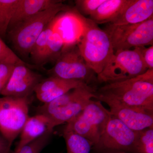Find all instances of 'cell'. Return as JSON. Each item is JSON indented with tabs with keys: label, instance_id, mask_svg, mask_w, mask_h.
<instances>
[{
	"label": "cell",
	"instance_id": "obj_1",
	"mask_svg": "<svg viewBox=\"0 0 153 153\" xmlns=\"http://www.w3.org/2000/svg\"><path fill=\"white\" fill-rule=\"evenodd\" d=\"M97 100L117 103L153 113V69L120 82L105 84L97 89Z\"/></svg>",
	"mask_w": 153,
	"mask_h": 153
},
{
	"label": "cell",
	"instance_id": "obj_2",
	"mask_svg": "<svg viewBox=\"0 0 153 153\" xmlns=\"http://www.w3.org/2000/svg\"><path fill=\"white\" fill-rule=\"evenodd\" d=\"M97 88L85 84L70 90L50 102L38 108V114L49 118L54 128L67 123L83 110L95 97Z\"/></svg>",
	"mask_w": 153,
	"mask_h": 153
},
{
	"label": "cell",
	"instance_id": "obj_3",
	"mask_svg": "<svg viewBox=\"0 0 153 153\" xmlns=\"http://www.w3.org/2000/svg\"><path fill=\"white\" fill-rule=\"evenodd\" d=\"M84 32L77 44L88 67L97 74L103 70L114 52L107 33L89 19L84 17Z\"/></svg>",
	"mask_w": 153,
	"mask_h": 153
},
{
	"label": "cell",
	"instance_id": "obj_4",
	"mask_svg": "<svg viewBox=\"0 0 153 153\" xmlns=\"http://www.w3.org/2000/svg\"><path fill=\"white\" fill-rule=\"evenodd\" d=\"M70 9L62 1L9 31L7 33L14 48L21 55H30L36 40L49 23L59 13Z\"/></svg>",
	"mask_w": 153,
	"mask_h": 153
},
{
	"label": "cell",
	"instance_id": "obj_5",
	"mask_svg": "<svg viewBox=\"0 0 153 153\" xmlns=\"http://www.w3.org/2000/svg\"><path fill=\"white\" fill-rule=\"evenodd\" d=\"M101 102L91 99L83 110L66 123L63 131L77 134L88 140L92 147L97 143L111 118Z\"/></svg>",
	"mask_w": 153,
	"mask_h": 153
},
{
	"label": "cell",
	"instance_id": "obj_6",
	"mask_svg": "<svg viewBox=\"0 0 153 153\" xmlns=\"http://www.w3.org/2000/svg\"><path fill=\"white\" fill-rule=\"evenodd\" d=\"M138 47L114 52L102 71L97 75V82L112 83L133 78L147 70Z\"/></svg>",
	"mask_w": 153,
	"mask_h": 153
},
{
	"label": "cell",
	"instance_id": "obj_7",
	"mask_svg": "<svg viewBox=\"0 0 153 153\" xmlns=\"http://www.w3.org/2000/svg\"><path fill=\"white\" fill-rule=\"evenodd\" d=\"M104 30L109 36L114 52L153 45V16L134 25L108 24Z\"/></svg>",
	"mask_w": 153,
	"mask_h": 153
},
{
	"label": "cell",
	"instance_id": "obj_8",
	"mask_svg": "<svg viewBox=\"0 0 153 153\" xmlns=\"http://www.w3.org/2000/svg\"><path fill=\"white\" fill-rule=\"evenodd\" d=\"M29 97H0V134L11 145L30 117Z\"/></svg>",
	"mask_w": 153,
	"mask_h": 153
},
{
	"label": "cell",
	"instance_id": "obj_9",
	"mask_svg": "<svg viewBox=\"0 0 153 153\" xmlns=\"http://www.w3.org/2000/svg\"><path fill=\"white\" fill-rule=\"evenodd\" d=\"M49 74L62 79L80 80L89 85L97 82L96 74L85 63L77 45L63 49Z\"/></svg>",
	"mask_w": 153,
	"mask_h": 153
},
{
	"label": "cell",
	"instance_id": "obj_10",
	"mask_svg": "<svg viewBox=\"0 0 153 153\" xmlns=\"http://www.w3.org/2000/svg\"><path fill=\"white\" fill-rule=\"evenodd\" d=\"M137 138V131L132 130L111 115L104 131L92 149L105 153L136 152Z\"/></svg>",
	"mask_w": 153,
	"mask_h": 153
},
{
	"label": "cell",
	"instance_id": "obj_11",
	"mask_svg": "<svg viewBox=\"0 0 153 153\" xmlns=\"http://www.w3.org/2000/svg\"><path fill=\"white\" fill-rule=\"evenodd\" d=\"M84 17L76 10L70 9L59 13L50 22L53 32L63 41V49L77 45L80 41L85 28Z\"/></svg>",
	"mask_w": 153,
	"mask_h": 153
},
{
	"label": "cell",
	"instance_id": "obj_12",
	"mask_svg": "<svg viewBox=\"0 0 153 153\" xmlns=\"http://www.w3.org/2000/svg\"><path fill=\"white\" fill-rule=\"evenodd\" d=\"M27 65L14 67L8 82L1 95L3 96L30 97L35 88L42 80V76L34 72Z\"/></svg>",
	"mask_w": 153,
	"mask_h": 153
},
{
	"label": "cell",
	"instance_id": "obj_13",
	"mask_svg": "<svg viewBox=\"0 0 153 153\" xmlns=\"http://www.w3.org/2000/svg\"><path fill=\"white\" fill-rule=\"evenodd\" d=\"M111 115L119 120L128 127L139 131L153 126V113L117 103H106Z\"/></svg>",
	"mask_w": 153,
	"mask_h": 153
},
{
	"label": "cell",
	"instance_id": "obj_14",
	"mask_svg": "<svg viewBox=\"0 0 153 153\" xmlns=\"http://www.w3.org/2000/svg\"><path fill=\"white\" fill-rule=\"evenodd\" d=\"M87 84L78 80H68L50 76L42 79L35 88L34 92L41 102L46 103L61 96L68 91Z\"/></svg>",
	"mask_w": 153,
	"mask_h": 153
},
{
	"label": "cell",
	"instance_id": "obj_15",
	"mask_svg": "<svg viewBox=\"0 0 153 153\" xmlns=\"http://www.w3.org/2000/svg\"><path fill=\"white\" fill-rule=\"evenodd\" d=\"M153 16V0H131L121 13L109 24L134 25L145 22Z\"/></svg>",
	"mask_w": 153,
	"mask_h": 153
},
{
	"label": "cell",
	"instance_id": "obj_16",
	"mask_svg": "<svg viewBox=\"0 0 153 153\" xmlns=\"http://www.w3.org/2000/svg\"><path fill=\"white\" fill-rule=\"evenodd\" d=\"M54 127L49 117L38 114L30 117L20 133V140L14 153H16L24 146L40 137L47 132L53 131Z\"/></svg>",
	"mask_w": 153,
	"mask_h": 153
},
{
	"label": "cell",
	"instance_id": "obj_17",
	"mask_svg": "<svg viewBox=\"0 0 153 153\" xmlns=\"http://www.w3.org/2000/svg\"><path fill=\"white\" fill-rule=\"evenodd\" d=\"M62 1L60 0H20L10 23L8 32L26 20L56 5Z\"/></svg>",
	"mask_w": 153,
	"mask_h": 153
},
{
	"label": "cell",
	"instance_id": "obj_18",
	"mask_svg": "<svg viewBox=\"0 0 153 153\" xmlns=\"http://www.w3.org/2000/svg\"><path fill=\"white\" fill-rule=\"evenodd\" d=\"M131 0H105L90 16L96 24L110 23L118 16Z\"/></svg>",
	"mask_w": 153,
	"mask_h": 153
},
{
	"label": "cell",
	"instance_id": "obj_19",
	"mask_svg": "<svg viewBox=\"0 0 153 153\" xmlns=\"http://www.w3.org/2000/svg\"><path fill=\"white\" fill-rule=\"evenodd\" d=\"M67 153H90L92 144L89 141L77 134L63 131Z\"/></svg>",
	"mask_w": 153,
	"mask_h": 153
},
{
	"label": "cell",
	"instance_id": "obj_20",
	"mask_svg": "<svg viewBox=\"0 0 153 153\" xmlns=\"http://www.w3.org/2000/svg\"><path fill=\"white\" fill-rule=\"evenodd\" d=\"M50 22L36 40L30 53L32 60L38 65L44 63V55L49 38L54 32Z\"/></svg>",
	"mask_w": 153,
	"mask_h": 153
},
{
	"label": "cell",
	"instance_id": "obj_21",
	"mask_svg": "<svg viewBox=\"0 0 153 153\" xmlns=\"http://www.w3.org/2000/svg\"><path fill=\"white\" fill-rule=\"evenodd\" d=\"M20 0H0V37L5 38Z\"/></svg>",
	"mask_w": 153,
	"mask_h": 153
},
{
	"label": "cell",
	"instance_id": "obj_22",
	"mask_svg": "<svg viewBox=\"0 0 153 153\" xmlns=\"http://www.w3.org/2000/svg\"><path fill=\"white\" fill-rule=\"evenodd\" d=\"M64 44L57 33L53 32L49 38L44 55V63L49 61H56L63 52Z\"/></svg>",
	"mask_w": 153,
	"mask_h": 153
},
{
	"label": "cell",
	"instance_id": "obj_23",
	"mask_svg": "<svg viewBox=\"0 0 153 153\" xmlns=\"http://www.w3.org/2000/svg\"><path fill=\"white\" fill-rule=\"evenodd\" d=\"M136 152L153 153V126L137 131Z\"/></svg>",
	"mask_w": 153,
	"mask_h": 153
},
{
	"label": "cell",
	"instance_id": "obj_24",
	"mask_svg": "<svg viewBox=\"0 0 153 153\" xmlns=\"http://www.w3.org/2000/svg\"><path fill=\"white\" fill-rule=\"evenodd\" d=\"M53 131L47 132L42 136L24 146L16 153H41L44 148L48 145Z\"/></svg>",
	"mask_w": 153,
	"mask_h": 153
},
{
	"label": "cell",
	"instance_id": "obj_25",
	"mask_svg": "<svg viewBox=\"0 0 153 153\" xmlns=\"http://www.w3.org/2000/svg\"><path fill=\"white\" fill-rule=\"evenodd\" d=\"M8 63L14 65H27L9 48L0 37V63Z\"/></svg>",
	"mask_w": 153,
	"mask_h": 153
},
{
	"label": "cell",
	"instance_id": "obj_26",
	"mask_svg": "<svg viewBox=\"0 0 153 153\" xmlns=\"http://www.w3.org/2000/svg\"><path fill=\"white\" fill-rule=\"evenodd\" d=\"M105 0H76L75 4L78 12L83 16L92 15Z\"/></svg>",
	"mask_w": 153,
	"mask_h": 153
},
{
	"label": "cell",
	"instance_id": "obj_27",
	"mask_svg": "<svg viewBox=\"0 0 153 153\" xmlns=\"http://www.w3.org/2000/svg\"><path fill=\"white\" fill-rule=\"evenodd\" d=\"M16 66L11 63H0V95L8 82Z\"/></svg>",
	"mask_w": 153,
	"mask_h": 153
},
{
	"label": "cell",
	"instance_id": "obj_28",
	"mask_svg": "<svg viewBox=\"0 0 153 153\" xmlns=\"http://www.w3.org/2000/svg\"><path fill=\"white\" fill-rule=\"evenodd\" d=\"M142 59L148 69H153V45L149 47H138Z\"/></svg>",
	"mask_w": 153,
	"mask_h": 153
},
{
	"label": "cell",
	"instance_id": "obj_29",
	"mask_svg": "<svg viewBox=\"0 0 153 153\" xmlns=\"http://www.w3.org/2000/svg\"><path fill=\"white\" fill-rule=\"evenodd\" d=\"M12 146L0 134V153H10Z\"/></svg>",
	"mask_w": 153,
	"mask_h": 153
},
{
	"label": "cell",
	"instance_id": "obj_30",
	"mask_svg": "<svg viewBox=\"0 0 153 153\" xmlns=\"http://www.w3.org/2000/svg\"><path fill=\"white\" fill-rule=\"evenodd\" d=\"M126 153L124 152H112V153Z\"/></svg>",
	"mask_w": 153,
	"mask_h": 153
}]
</instances>
